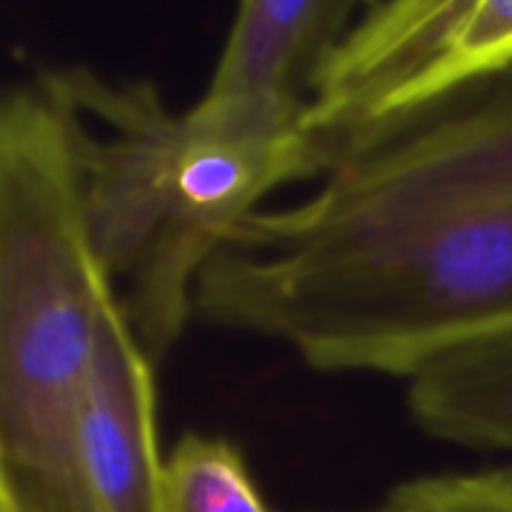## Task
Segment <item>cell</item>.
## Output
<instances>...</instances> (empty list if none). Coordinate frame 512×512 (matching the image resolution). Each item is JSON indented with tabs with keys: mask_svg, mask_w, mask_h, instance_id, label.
<instances>
[{
	"mask_svg": "<svg viewBox=\"0 0 512 512\" xmlns=\"http://www.w3.org/2000/svg\"><path fill=\"white\" fill-rule=\"evenodd\" d=\"M155 368L115 300L78 418L75 473L83 512H165Z\"/></svg>",
	"mask_w": 512,
	"mask_h": 512,
	"instance_id": "5",
	"label": "cell"
},
{
	"mask_svg": "<svg viewBox=\"0 0 512 512\" xmlns=\"http://www.w3.org/2000/svg\"><path fill=\"white\" fill-rule=\"evenodd\" d=\"M165 512H273L243 450L223 435L185 433L165 455Z\"/></svg>",
	"mask_w": 512,
	"mask_h": 512,
	"instance_id": "8",
	"label": "cell"
},
{
	"mask_svg": "<svg viewBox=\"0 0 512 512\" xmlns=\"http://www.w3.org/2000/svg\"><path fill=\"white\" fill-rule=\"evenodd\" d=\"M195 320L318 373L400 380L512 333V65L243 220L200 273Z\"/></svg>",
	"mask_w": 512,
	"mask_h": 512,
	"instance_id": "1",
	"label": "cell"
},
{
	"mask_svg": "<svg viewBox=\"0 0 512 512\" xmlns=\"http://www.w3.org/2000/svg\"><path fill=\"white\" fill-rule=\"evenodd\" d=\"M510 65L512 0L360 3L305 105L323 175Z\"/></svg>",
	"mask_w": 512,
	"mask_h": 512,
	"instance_id": "4",
	"label": "cell"
},
{
	"mask_svg": "<svg viewBox=\"0 0 512 512\" xmlns=\"http://www.w3.org/2000/svg\"><path fill=\"white\" fill-rule=\"evenodd\" d=\"M358 10L353 0H243L200 98L305 108Z\"/></svg>",
	"mask_w": 512,
	"mask_h": 512,
	"instance_id": "6",
	"label": "cell"
},
{
	"mask_svg": "<svg viewBox=\"0 0 512 512\" xmlns=\"http://www.w3.org/2000/svg\"><path fill=\"white\" fill-rule=\"evenodd\" d=\"M375 512H512V465L405 480Z\"/></svg>",
	"mask_w": 512,
	"mask_h": 512,
	"instance_id": "9",
	"label": "cell"
},
{
	"mask_svg": "<svg viewBox=\"0 0 512 512\" xmlns=\"http://www.w3.org/2000/svg\"><path fill=\"white\" fill-rule=\"evenodd\" d=\"M80 115L38 73L0 100V512H83L75 438L105 313Z\"/></svg>",
	"mask_w": 512,
	"mask_h": 512,
	"instance_id": "3",
	"label": "cell"
},
{
	"mask_svg": "<svg viewBox=\"0 0 512 512\" xmlns=\"http://www.w3.org/2000/svg\"><path fill=\"white\" fill-rule=\"evenodd\" d=\"M415 428L445 445L512 453V333L435 360L405 380Z\"/></svg>",
	"mask_w": 512,
	"mask_h": 512,
	"instance_id": "7",
	"label": "cell"
},
{
	"mask_svg": "<svg viewBox=\"0 0 512 512\" xmlns=\"http://www.w3.org/2000/svg\"><path fill=\"white\" fill-rule=\"evenodd\" d=\"M80 115L85 215L120 310L155 365L195 320V285L275 190L323 175L305 108L205 100L175 113L150 80L43 70Z\"/></svg>",
	"mask_w": 512,
	"mask_h": 512,
	"instance_id": "2",
	"label": "cell"
}]
</instances>
